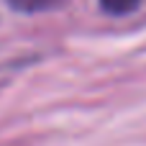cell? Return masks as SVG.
Listing matches in <instances>:
<instances>
[{"mask_svg":"<svg viewBox=\"0 0 146 146\" xmlns=\"http://www.w3.org/2000/svg\"><path fill=\"white\" fill-rule=\"evenodd\" d=\"M8 5H13L15 10L21 13H46V10H54L59 5H64L67 0H5Z\"/></svg>","mask_w":146,"mask_h":146,"instance_id":"obj_1","label":"cell"},{"mask_svg":"<svg viewBox=\"0 0 146 146\" xmlns=\"http://www.w3.org/2000/svg\"><path fill=\"white\" fill-rule=\"evenodd\" d=\"M100 3H103V8H105L108 13H115V15H126V13L136 10L141 0H100Z\"/></svg>","mask_w":146,"mask_h":146,"instance_id":"obj_2","label":"cell"}]
</instances>
